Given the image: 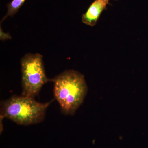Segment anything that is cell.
Here are the masks:
<instances>
[{"instance_id":"6da1fadb","label":"cell","mask_w":148,"mask_h":148,"mask_svg":"<svg viewBox=\"0 0 148 148\" xmlns=\"http://www.w3.org/2000/svg\"><path fill=\"white\" fill-rule=\"evenodd\" d=\"M50 81L54 83V96L62 112L66 115H73L87 94L84 76L75 70H66Z\"/></svg>"},{"instance_id":"7a4b0ae2","label":"cell","mask_w":148,"mask_h":148,"mask_svg":"<svg viewBox=\"0 0 148 148\" xmlns=\"http://www.w3.org/2000/svg\"><path fill=\"white\" fill-rule=\"evenodd\" d=\"M51 102L40 103L32 97L13 96L3 102L1 116L21 125L37 124L43 120Z\"/></svg>"},{"instance_id":"3957f363","label":"cell","mask_w":148,"mask_h":148,"mask_svg":"<svg viewBox=\"0 0 148 148\" xmlns=\"http://www.w3.org/2000/svg\"><path fill=\"white\" fill-rule=\"evenodd\" d=\"M22 95L34 98L45 83L50 80L46 75L43 56L27 53L21 61Z\"/></svg>"},{"instance_id":"277c9868","label":"cell","mask_w":148,"mask_h":148,"mask_svg":"<svg viewBox=\"0 0 148 148\" xmlns=\"http://www.w3.org/2000/svg\"><path fill=\"white\" fill-rule=\"evenodd\" d=\"M109 0H95L82 16L83 23L93 27L97 23L102 12L106 10Z\"/></svg>"},{"instance_id":"5b68a950","label":"cell","mask_w":148,"mask_h":148,"mask_svg":"<svg viewBox=\"0 0 148 148\" xmlns=\"http://www.w3.org/2000/svg\"><path fill=\"white\" fill-rule=\"evenodd\" d=\"M26 0H12L7 5L8 11L6 14L2 18L1 23L4 21L8 16L12 17L23 5Z\"/></svg>"},{"instance_id":"8992f818","label":"cell","mask_w":148,"mask_h":148,"mask_svg":"<svg viewBox=\"0 0 148 148\" xmlns=\"http://www.w3.org/2000/svg\"><path fill=\"white\" fill-rule=\"evenodd\" d=\"M1 40H6L10 39L11 38L10 35L9 33H5L3 32L2 29L1 27Z\"/></svg>"}]
</instances>
